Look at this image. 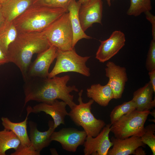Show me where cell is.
Listing matches in <instances>:
<instances>
[{
    "label": "cell",
    "mask_w": 155,
    "mask_h": 155,
    "mask_svg": "<svg viewBox=\"0 0 155 155\" xmlns=\"http://www.w3.org/2000/svg\"><path fill=\"white\" fill-rule=\"evenodd\" d=\"M70 76L66 75L52 78L32 77L24 81V90L25 96L24 106L29 101L51 104L57 99L64 102L71 109L76 104L74 102L73 96L70 93L78 92L75 86H67Z\"/></svg>",
    "instance_id": "1"
},
{
    "label": "cell",
    "mask_w": 155,
    "mask_h": 155,
    "mask_svg": "<svg viewBox=\"0 0 155 155\" xmlns=\"http://www.w3.org/2000/svg\"><path fill=\"white\" fill-rule=\"evenodd\" d=\"M72 0H33L32 4L52 7L62 8L67 10L68 6Z\"/></svg>",
    "instance_id": "27"
},
{
    "label": "cell",
    "mask_w": 155,
    "mask_h": 155,
    "mask_svg": "<svg viewBox=\"0 0 155 155\" xmlns=\"http://www.w3.org/2000/svg\"><path fill=\"white\" fill-rule=\"evenodd\" d=\"M18 32L9 46L7 56L9 62L13 63L20 69L25 81L33 55L44 51L51 46L41 32Z\"/></svg>",
    "instance_id": "2"
},
{
    "label": "cell",
    "mask_w": 155,
    "mask_h": 155,
    "mask_svg": "<svg viewBox=\"0 0 155 155\" xmlns=\"http://www.w3.org/2000/svg\"><path fill=\"white\" fill-rule=\"evenodd\" d=\"M40 154L36 151L32 146H23L20 144L11 155H39Z\"/></svg>",
    "instance_id": "29"
},
{
    "label": "cell",
    "mask_w": 155,
    "mask_h": 155,
    "mask_svg": "<svg viewBox=\"0 0 155 155\" xmlns=\"http://www.w3.org/2000/svg\"><path fill=\"white\" fill-rule=\"evenodd\" d=\"M102 0H91L81 5L79 16L84 31L92 26L94 23L102 24Z\"/></svg>",
    "instance_id": "13"
},
{
    "label": "cell",
    "mask_w": 155,
    "mask_h": 155,
    "mask_svg": "<svg viewBox=\"0 0 155 155\" xmlns=\"http://www.w3.org/2000/svg\"><path fill=\"white\" fill-rule=\"evenodd\" d=\"M20 144V139L11 131L5 128L0 131V155H5L6 151L11 149L16 150Z\"/></svg>",
    "instance_id": "23"
},
{
    "label": "cell",
    "mask_w": 155,
    "mask_h": 155,
    "mask_svg": "<svg viewBox=\"0 0 155 155\" xmlns=\"http://www.w3.org/2000/svg\"><path fill=\"white\" fill-rule=\"evenodd\" d=\"M111 0H106L107 3L109 7H110L111 5Z\"/></svg>",
    "instance_id": "36"
},
{
    "label": "cell",
    "mask_w": 155,
    "mask_h": 155,
    "mask_svg": "<svg viewBox=\"0 0 155 155\" xmlns=\"http://www.w3.org/2000/svg\"><path fill=\"white\" fill-rule=\"evenodd\" d=\"M155 125H148L145 127V131L140 137L142 141L150 148L153 155H155Z\"/></svg>",
    "instance_id": "26"
},
{
    "label": "cell",
    "mask_w": 155,
    "mask_h": 155,
    "mask_svg": "<svg viewBox=\"0 0 155 155\" xmlns=\"http://www.w3.org/2000/svg\"><path fill=\"white\" fill-rule=\"evenodd\" d=\"M18 31L13 22L5 21L0 28V49L6 55L10 44L16 38Z\"/></svg>",
    "instance_id": "22"
},
{
    "label": "cell",
    "mask_w": 155,
    "mask_h": 155,
    "mask_svg": "<svg viewBox=\"0 0 155 155\" xmlns=\"http://www.w3.org/2000/svg\"><path fill=\"white\" fill-rule=\"evenodd\" d=\"M106 66V76L109 79L107 83L113 91L114 99H120L128 80L126 69L111 61L108 62Z\"/></svg>",
    "instance_id": "12"
},
{
    "label": "cell",
    "mask_w": 155,
    "mask_h": 155,
    "mask_svg": "<svg viewBox=\"0 0 155 155\" xmlns=\"http://www.w3.org/2000/svg\"><path fill=\"white\" fill-rule=\"evenodd\" d=\"M135 109V105L132 100L116 106L110 114L111 124V125L123 116Z\"/></svg>",
    "instance_id": "25"
},
{
    "label": "cell",
    "mask_w": 155,
    "mask_h": 155,
    "mask_svg": "<svg viewBox=\"0 0 155 155\" xmlns=\"http://www.w3.org/2000/svg\"><path fill=\"white\" fill-rule=\"evenodd\" d=\"M145 65L149 71L155 69V40L153 39L150 43Z\"/></svg>",
    "instance_id": "28"
},
{
    "label": "cell",
    "mask_w": 155,
    "mask_h": 155,
    "mask_svg": "<svg viewBox=\"0 0 155 155\" xmlns=\"http://www.w3.org/2000/svg\"><path fill=\"white\" fill-rule=\"evenodd\" d=\"M152 9L150 0H130V4L127 13L129 16H137Z\"/></svg>",
    "instance_id": "24"
},
{
    "label": "cell",
    "mask_w": 155,
    "mask_h": 155,
    "mask_svg": "<svg viewBox=\"0 0 155 155\" xmlns=\"http://www.w3.org/2000/svg\"><path fill=\"white\" fill-rule=\"evenodd\" d=\"M7 0H0V3H2L6 1Z\"/></svg>",
    "instance_id": "38"
},
{
    "label": "cell",
    "mask_w": 155,
    "mask_h": 155,
    "mask_svg": "<svg viewBox=\"0 0 155 155\" xmlns=\"http://www.w3.org/2000/svg\"><path fill=\"white\" fill-rule=\"evenodd\" d=\"M81 5L76 0H72L67 8L73 33V48L79 40L83 38H92L85 33L82 27L79 16V10Z\"/></svg>",
    "instance_id": "18"
},
{
    "label": "cell",
    "mask_w": 155,
    "mask_h": 155,
    "mask_svg": "<svg viewBox=\"0 0 155 155\" xmlns=\"http://www.w3.org/2000/svg\"><path fill=\"white\" fill-rule=\"evenodd\" d=\"M32 107L28 106L27 108V115L25 119L19 123H14L8 118H1L2 124L4 128L12 131L18 137L20 142V145L23 146H29L31 142L27 131V123L28 117L32 113Z\"/></svg>",
    "instance_id": "19"
},
{
    "label": "cell",
    "mask_w": 155,
    "mask_h": 155,
    "mask_svg": "<svg viewBox=\"0 0 155 155\" xmlns=\"http://www.w3.org/2000/svg\"><path fill=\"white\" fill-rule=\"evenodd\" d=\"M66 9L32 4L13 22L18 32H41Z\"/></svg>",
    "instance_id": "3"
},
{
    "label": "cell",
    "mask_w": 155,
    "mask_h": 155,
    "mask_svg": "<svg viewBox=\"0 0 155 155\" xmlns=\"http://www.w3.org/2000/svg\"><path fill=\"white\" fill-rule=\"evenodd\" d=\"M57 51L56 47L51 46L46 50L38 54L36 59L31 63L29 67L26 80L30 78L48 77L49 69L56 58Z\"/></svg>",
    "instance_id": "11"
},
{
    "label": "cell",
    "mask_w": 155,
    "mask_h": 155,
    "mask_svg": "<svg viewBox=\"0 0 155 155\" xmlns=\"http://www.w3.org/2000/svg\"><path fill=\"white\" fill-rule=\"evenodd\" d=\"M30 128L29 138L31 145L34 150L39 154L42 149L48 147L51 141V136L55 131L53 121H49L48 122L49 128L45 131L41 132L37 128V125L34 122H29Z\"/></svg>",
    "instance_id": "16"
},
{
    "label": "cell",
    "mask_w": 155,
    "mask_h": 155,
    "mask_svg": "<svg viewBox=\"0 0 155 155\" xmlns=\"http://www.w3.org/2000/svg\"><path fill=\"white\" fill-rule=\"evenodd\" d=\"M100 41V44L95 57L100 62L104 63L115 55L125 45V36L121 31L115 30L108 39Z\"/></svg>",
    "instance_id": "10"
},
{
    "label": "cell",
    "mask_w": 155,
    "mask_h": 155,
    "mask_svg": "<svg viewBox=\"0 0 155 155\" xmlns=\"http://www.w3.org/2000/svg\"><path fill=\"white\" fill-rule=\"evenodd\" d=\"M41 32L50 46L63 51L73 49V33L68 12L64 13Z\"/></svg>",
    "instance_id": "5"
},
{
    "label": "cell",
    "mask_w": 155,
    "mask_h": 155,
    "mask_svg": "<svg viewBox=\"0 0 155 155\" xmlns=\"http://www.w3.org/2000/svg\"><path fill=\"white\" fill-rule=\"evenodd\" d=\"M91 0H79L78 1L81 5Z\"/></svg>",
    "instance_id": "35"
},
{
    "label": "cell",
    "mask_w": 155,
    "mask_h": 155,
    "mask_svg": "<svg viewBox=\"0 0 155 155\" xmlns=\"http://www.w3.org/2000/svg\"><path fill=\"white\" fill-rule=\"evenodd\" d=\"M67 105L64 102L57 99L51 104L41 102L32 108V113H36L42 111L50 115L53 120L55 129L60 124H65V117L68 115L66 109Z\"/></svg>",
    "instance_id": "14"
},
{
    "label": "cell",
    "mask_w": 155,
    "mask_h": 155,
    "mask_svg": "<svg viewBox=\"0 0 155 155\" xmlns=\"http://www.w3.org/2000/svg\"><path fill=\"white\" fill-rule=\"evenodd\" d=\"M87 135L84 130H78L73 128H63L57 131H54L50 140L58 142L65 150L75 152L78 147L83 145Z\"/></svg>",
    "instance_id": "8"
},
{
    "label": "cell",
    "mask_w": 155,
    "mask_h": 155,
    "mask_svg": "<svg viewBox=\"0 0 155 155\" xmlns=\"http://www.w3.org/2000/svg\"><path fill=\"white\" fill-rule=\"evenodd\" d=\"M144 13L146 15V19L151 24L152 39L155 40V16L150 11H147Z\"/></svg>",
    "instance_id": "30"
},
{
    "label": "cell",
    "mask_w": 155,
    "mask_h": 155,
    "mask_svg": "<svg viewBox=\"0 0 155 155\" xmlns=\"http://www.w3.org/2000/svg\"><path fill=\"white\" fill-rule=\"evenodd\" d=\"M86 93L88 98L103 106H107L114 99L113 91L108 83L104 86L99 84H92L87 89Z\"/></svg>",
    "instance_id": "21"
},
{
    "label": "cell",
    "mask_w": 155,
    "mask_h": 155,
    "mask_svg": "<svg viewBox=\"0 0 155 155\" xmlns=\"http://www.w3.org/2000/svg\"><path fill=\"white\" fill-rule=\"evenodd\" d=\"M155 110H154V111H153L151 112H150V114H151V115L153 116L154 117H155V116H154V114H155Z\"/></svg>",
    "instance_id": "37"
},
{
    "label": "cell",
    "mask_w": 155,
    "mask_h": 155,
    "mask_svg": "<svg viewBox=\"0 0 155 155\" xmlns=\"http://www.w3.org/2000/svg\"><path fill=\"white\" fill-rule=\"evenodd\" d=\"M33 0H7L1 3V10L5 21L13 22L32 3Z\"/></svg>",
    "instance_id": "20"
},
{
    "label": "cell",
    "mask_w": 155,
    "mask_h": 155,
    "mask_svg": "<svg viewBox=\"0 0 155 155\" xmlns=\"http://www.w3.org/2000/svg\"><path fill=\"white\" fill-rule=\"evenodd\" d=\"M150 111H139L136 109L125 114L111 125L110 131L115 137L121 139L132 136L141 137L145 131L144 125Z\"/></svg>",
    "instance_id": "6"
},
{
    "label": "cell",
    "mask_w": 155,
    "mask_h": 155,
    "mask_svg": "<svg viewBox=\"0 0 155 155\" xmlns=\"http://www.w3.org/2000/svg\"><path fill=\"white\" fill-rule=\"evenodd\" d=\"M148 75L150 80V82L155 91V69L149 71Z\"/></svg>",
    "instance_id": "31"
},
{
    "label": "cell",
    "mask_w": 155,
    "mask_h": 155,
    "mask_svg": "<svg viewBox=\"0 0 155 155\" xmlns=\"http://www.w3.org/2000/svg\"><path fill=\"white\" fill-rule=\"evenodd\" d=\"M5 20L1 10V4L0 3V28Z\"/></svg>",
    "instance_id": "34"
},
{
    "label": "cell",
    "mask_w": 155,
    "mask_h": 155,
    "mask_svg": "<svg viewBox=\"0 0 155 155\" xmlns=\"http://www.w3.org/2000/svg\"><path fill=\"white\" fill-rule=\"evenodd\" d=\"M83 92L81 90L79 93V104L71 109L68 115L75 125L83 127L87 136L94 137L106 124L102 120L96 119L91 112V106L94 102L92 99L86 103L83 102Z\"/></svg>",
    "instance_id": "4"
},
{
    "label": "cell",
    "mask_w": 155,
    "mask_h": 155,
    "mask_svg": "<svg viewBox=\"0 0 155 155\" xmlns=\"http://www.w3.org/2000/svg\"><path fill=\"white\" fill-rule=\"evenodd\" d=\"M133 154L135 155H145L146 154V153L145 151L143 149L142 147H139L135 150Z\"/></svg>",
    "instance_id": "33"
},
{
    "label": "cell",
    "mask_w": 155,
    "mask_h": 155,
    "mask_svg": "<svg viewBox=\"0 0 155 155\" xmlns=\"http://www.w3.org/2000/svg\"><path fill=\"white\" fill-rule=\"evenodd\" d=\"M111 140L113 144V147L108 150V155L133 154L137 148L146 147V145L142 141L140 137L132 136L130 137L121 139L113 136Z\"/></svg>",
    "instance_id": "15"
},
{
    "label": "cell",
    "mask_w": 155,
    "mask_h": 155,
    "mask_svg": "<svg viewBox=\"0 0 155 155\" xmlns=\"http://www.w3.org/2000/svg\"><path fill=\"white\" fill-rule=\"evenodd\" d=\"M90 57L80 56L74 48L64 51L57 49L56 62L48 78H52L60 73L68 72H76L89 77L90 75V69L86 63Z\"/></svg>",
    "instance_id": "7"
},
{
    "label": "cell",
    "mask_w": 155,
    "mask_h": 155,
    "mask_svg": "<svg viewBox=\"0 0 155 155\" xmlns=\"http://www.w3.org/2000/svg\"><path fill=\"white\" fill-rule=\"evenodd\" d=\"M111 124L106 125L98 135L87 136L83 144L85 155H107L113 144L109 138Z\"/></svg>",
    "instance_id": "9"
},
{
    "label": "cell",
    "mask_w": 155,
    "mask_h": 155,
    "mask_svg": "<svg viewBox=\"0 0 155 155\" xmlns=\"http://www.w3.org/2000/svg\"><path fill=\"white\" fill-rule=\"evenodd\" d=\"M155 91L149 81L133 93L132 100L135 106V109L139 111H150L155 106V99H153Z\"/></svg>",
    "instance_id": "17"
},
{
    "label": "cell",
    "mask_w": 155,
    "mask_h": 155,
    "mask_svg": "<svg viewBox=\"0 0 155 155\" xmlns=\"http://www.w3.org/2000/svg\"><path fill=\"white\" fill-rule=\"evenodd\" d=\"M9 62L7 55L0 49V65Z\"/></svg>",
    "instance_id": "32"
}]
</instances>
